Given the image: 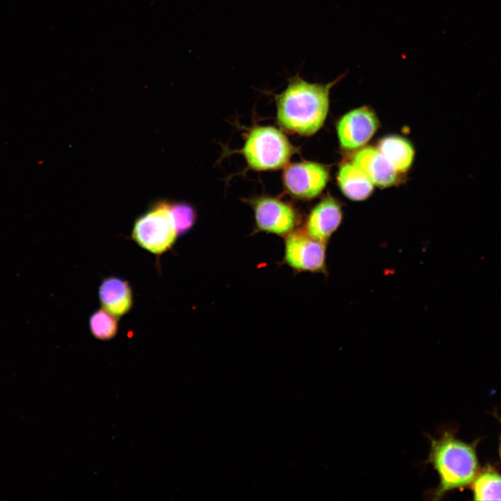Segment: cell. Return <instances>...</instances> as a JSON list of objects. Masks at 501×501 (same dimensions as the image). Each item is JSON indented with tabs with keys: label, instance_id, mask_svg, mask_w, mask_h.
Wrapping results in <instances>:
<instances>
[{
	"label": "cell",
	"instance_id": "obj_12",
	"mask_svg": "<svg viewBox=\"0 0 501 501\" xmlns=\"http://www.w3.org/2000/svg\"><path fill=\"white\" fill-rule=\"evenodd\" d=\"M337 180L342 193L351 200H364L374 190L373 182L353 161L344 163L340 166Z\"/></svg>",
	"mask_w": 501,
	"mask_h": 501
},
{
	"label": "cell",
	"instance_id": "obj_17",
	"mask_svg": "<svg viewBox=\"0 0 501 501\" xmlns=\"http://www.w3.org/2000/svg\"><path fill=\"white\" fill-rule=\"evenodd\" d=\"M499 453H500V459H501V442H500V447H499Z\"/></svg>",
	"mask_w": 501,
	"mask_h": 501
},
{
	"label": "cell",
	"instance_id": "obj_3",
	"mask_svg": "<svg viewBox=\"0 0 501 501\" xmlns=\"http://www.w3.org/2000/svg\"><path fill=\"white\" fill-rule=\"evenodd\" d=\"M241 152L250 168L270 170L286 166L295 148L279 129L257 126L248 133Z\"/></svg>",
	"mask_w": 501,
	"mask_h": 501
},
{
	"label": "cell",
	"instance_id": "obj_7",
	"mask_svg": "<svg viewBox=\"0 0 501 501\" xmlns=\"http://www.w3.org/2000/svg\"><path fill=\"white\" fill-rule=\"evenodd\" d=\"M329 180V172L324 165L303 161L287 165L283 174L285 190L294 198L310 200L319 195Z\"/></svg>",
	"mask_w": 501,
	"mask_h": 501
},
{
	"label": "cell",
	"instance_id": "obj_14",
	"mask_svg": "<svg viewBox=\"0 0 501 501\" xmlns=\"http://www.w3.org/2000/svg\"><path fill=\"white\" fill-rule=\"evenodd\" d=\"M471 485L475 500H501V475L491 467L478 472Z\"/></svg>",
	"mask_w": 501,
	"mask_h": 501
},
{
	"label": "cell",
	"instance_id": "obj_9",
	"mask_svg": "<svg viewBox=\"0 0 501 501\" xmlns=\"http://www.w3.org/2000/svg\"><path fill=\"white\" fill-rule=\"evenodd\" d=\"M340 202L328 195L310 211L305 222V232L312 238L327 243L342 220Z\"/></svg>",
	"mask_w": 501,
	"mask_h": 501
},
{
	"label": "cell",
	"instance_id": "obj_10",
	"mask_svg": "<svg viewBox=\"0 0 501 501\" xmlns=\"http://www.w3.org/2000/svg\"><path fill=\"white\" fill-rule=\"evenodd\" d=\"M352 161L360 168L374 185L389 187L398 181V172L378 148L366 147L356 152Z\"/></svg>",
	"mask_w": 501,
	"mask_h": 501
},
{
	"label": "cell",
	"instance_id": "obj_5",
	"mask_svg": "<svg viewBox=\"0 0 501 501\" xmlns=\"http://www.w3.org/2000/svg\"><path fill=\"white\" fill-rule=\"evenodd\" d=\"M326 244L294 230L285 236L284 262L296 272L324 273Z\"/></svg>",
	"mask_w": 501,
	"mask_h": 501
},
{
	"label": "cell",
	"instance_id": "obj_13",
	"mask_svg": "<svg viewBox=\"0 0 501 501\" xmlns=\"http://www.w3.org/2000/svg\"><path fill=\"white\" fill-rule=\"evenodd\" d=\"M377 148L399 173L411 168L415 151L405 138L397 135L385 136L379 141Z\"/></svg>",
	"mask_w": 501,
	"mask_h": 501
},
{
	"label": "cell",
	"instance_id": "obj_4",
	"mask_svg": "<svg viewBox=\"0 0 501 501\" xmlns=\"http://www.w3.org/2000/svg\"><path fill=\"white\" fill-rule=\"evenodd\" d=\"M178 236L166 200L155 202L135 221L132 239L141 248L155 255L170 250Z\"/></svg>",
	"mask_w": 501,
	"mask_h": 501
},
{
	"label": "cell",
	"instance_id": "obj_6",
	"mask_svg": "<svg viewBox=\"0 0 501 501\" xmlns=\"http://www.w3.org/2000/svg\"><path fill=\"white\" fill-rule=\"evenodd\" d=\"M250 205L258 231L286 236L299 223V215L295 208L279 198L262 196L251 200Z\"/></svg>",
	"mask_w": 501,
	"mask_h": 501
},
{
	"label": "cell",
	"instance_id": "obj_15",
	"mask_svg": "<svg viewBox=\"0 0 501 501\" xmlns=\"http://www.w3.org/2000/svg\"><path fill=\"white\" fill-rule=\"evenodd\" d=\"M89 327L92 335L100 340L113 338L118 333L117 317L104 308L95 311L90 317Z\"/></svg>",
	"mask_w": 501,
	"mask_h": 501
},
{
	"label": "cell",
	"instance_id": "obj_11",
	"mask_svg": "<svg viewBox=\"0 0 501 501\" xmlns=\"http://www.w3.org/2000/svg\"><path fill=\"white\" fill-rule=\"evenodd\" d=\"M102 308L117 317L127 314L133 304V295L127 281L118 277L104 278L99 287Z\"/></svg>",
	"mask_w": 501,
	"mask_h": 501
},
{
	"label": "cell",
	"instance_id": "obj_2",
	"mask_svg": "<svg viewBox=\"0 0 501 501\" xmlns=\"http://www.w3.org/2000/svg\"><path fill=\"white\" fill-rule=\"evenodd\" d=\"M427 462L436 470L439 484L431 495L439 500L448 492L471 484L478 472V461L472 445L445 431L438 438H430Z\"/></svg>",
	"mask_w": 501,
	"mask_h": 501
},
{
	"label": "cell",
	"instance_id": "obj_8",
	"mask_svg": "<svg viewBox=\"0 0 501 501\" xmlns=\"http://www.w3.org/2000/svg\"><path fill=\"white\" fill-rule=\"evenodd\" d=\"M379 120L368 106H361L345 113L337 123L340 145L346 150L358 149L366 144L379 129Z\"/></svg>",
	"mask_w": 501,
	"mask_h": 501
},
{
	"label": "cell",
	"instance_id": "obj_1",
	"mask_svg": "<svg viewBox=\"0 0 501 501\" xmlns=\"http://www.w3.org/2000/svg\"><path fill=\"white\" fill-rule=\"evenodd\" d=\"M342 77L325 84L308 82L298 74L290 77L285 89L276 96L280 127L303 136L318 132L328 115L331 89Z\"/></svg>",
	"mask_w": 501,
	"mask_h": 501
},
{
	"label": "cell",
	"instance_id": "obj_16",
	"mask_svg": "<svg viewBox=\"0 0 501 501\" xmlns=\"http://www.w3.org/2000/svg\"><path fill=\"white\" fill-rule=\"evenodd\" d=\"M170 209L178 234H184L193 226L196 212L193 206L184 202L170 203Z\"/></svg>",
	"mask_w": 501,
	"mask_h": 501
}]
</instances>
